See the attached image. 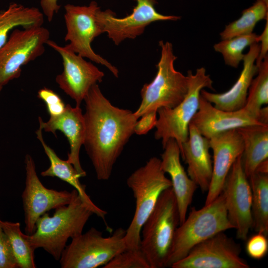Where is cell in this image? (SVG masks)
<instances>
[{
  "label": "cell",
  "mask_w": 268,
  "mask_h": 268,
  "mask_svg": "<svg viewBox=\"0 0 268 268\" xmlns=\"http://www.w3.org/2000/svg\"><path fill=\"white\" fill-rule=\"evenodd\" d=\"M137 4L132 12L123 18H117L110 9L96 13L97 21L103 33L106 32L110 39L119 45L127 39H134L142 34L146 26L160 20L177 21L180 17L165 15L158 12L155 8L156 0H136Z\"/></svg>",
  "instance_id": "5bb4252c"
},
{
  "label": "cell",
  "mask_w": 268,
  "mask_h": 268,
  "mask_svg": "<svg viewBox=\"0 0 268 268\" xmlns=\"http://www.w3.org/2000/svg\"><path fill=\"white\" fill-rule=\"evenodd\" d=\"M249 47V50L245 54L243 60V67L240 76L230 89L221 93H211L203 89L201 90V95L215 108L223 111H233L244 107L249 88L258 71V67L255 63L260 48L258 43Z\"/></svg>",
  "instance_id": "d6986e66"
},
{
  "label": "cell",
  "mask_w": 268,
  "mask_h": 268,
  "mask_svg": "<svg viewBox=\"0 0 268 268\" xmlns=\"http://www.w3.org/2000/svg\"><path fill=\"white\" fill-rule=\"evenodd\" d=\"M9 239L4 232L0 219V268H17Z\"/></svg>",
  "instance_id": "d6a6232c"
},
{
  "label": "cell",
  "mask_w": 268,
  "mask_h": 268,
  "mask_svg": "<svg viewBox=\"0 0 268 268\" xmlns=\"http://www.w3.org/2000/svg\"><path fill=\"white\" fill-rule=\"evenodd\" d=\"M266 20L265 28L262 34L258 37V42H261V44H260V52L256 61V65L257 67L268 56V19Z\"/></svg>",
  "instance_id": "e575fe53"
},
{
  "label": "cell",
  "mask_w": 268,
  "mask_h": 268,
  "mask_svg": "<svg viewBox=\"0 0 268 268\" xmlns=\"http://www.w3.org/2000/svg\"><path fill=\"white\" fill-rule=\"evenodd\" d=\"M85 135L83 145L99 180H108L118 158L134 133V113L116 107L93 85L84 100Z\"/></svg>",
  "instance_id": "6da1fadb"
},
{
  "label": "cell",
  "mask_w": 268,
  "mask_h": 268,
  "mask_svg": "<svg viewBox=\"0 0 268 268\" xmlns=\"http://www.w3.org/2000/svg\"><path fill=\"white\" fill-rule=\"evenodd\" d=\"M43 22V13L38 8L10 3L7 9L0 11V48L7 41L10 30L18 26H41Z\"/></svg>",
  "instance_id": "cb8c5ba5"
},
{
  "label": "cell",
  "mask_w": 268,
  "mask_h": 268,
  "mask_svg": "<svg viewBox=\"0 0 268 268\" xmlns=\"http://www.w3.org/2000/svg\"><path fill=\"white\" fill-rule=\"evenodd\" d=\"M25 188L21 198L24 213V230L27 234H32L36 229L37 219L51 209L68 204L78 194L75 189L57 191L45 187L36 172L35 162L32 156L26 154Z\"/></svg>",
  "instance_id": "8fae6325"
},
{
  "label": "cell",
  "mask_w": 268,
  "mask_h": 268,
  "mask_svg": "<svg viewBox=\"0 0 268 268\" xmlns=\"http://www.w3.org/2000/svg\"><path fill=\"white\" fill-rule=\"evenodd\" d=\"M93 214L78 194L68 204L56 208L52 216L46 212L40 216L35 231L23 236L34 250L42 248L59 261L68 240L82 234Z\"/></svg>",
  "instance_id": "7a4b0ae2"
},
{
  "label": "cell",
  "mask_w": 268,
  "mask_h": 268,
  "mask_svg": "<svg viewBox=\"0 0 268 268\" xmlns=\"http://www.w3.org/2000/svg\"><path fill=\"white\" fill-rule=\"evenodd\" d=\"M180 216L172 187L160 194L140 231V249L150 268H167Z\"/></svg>",
  "instance_id": "3957f363"
},
{
  "label": "cell",
  "mask_w": 268,
  "mask_h": 268,
  "mask_svg": "<svg viewBox=\"0 0 268 268\" xmlns=\"http://www.w3.org/2000/svg\"><path fill=\"white\" fill-rule=\"evenodd\" d=\"M209 139L213 161L205 205L211 203L221 193L228 174L244 150L243 141L237 129L221 133Z\"/></svg>",
  "instance_id": "2e32d148"
},
{
  "label": "cell",
  "mask_w": 268,
  "mask_h": 268,
  "mask_svg": "<svg viewBox=\"0 0 268 268\" xmlns=\"http://www.w3.org/2000/svg\"><path fill=\"white\" fill-rule=\"evenodd\" d=\"M67 33L65 37L71 49L81 57L106 67L116 77L119 70L106 59L97 54L91 44L95 38L103 33L96 13L100 7L94 1L87 6L67 4L65 5Z\"/></svg>",
  "instance_id": "30bf717a"
},
{
  "label": "cell",
  "mask_w": 268,
  "mask_h": 268,
  "mask_svg": "<svg viewBox=\"0 0 268 268\" xmlns=\"http://www.w3.org/2000/svg\"><path fill=\"white\" fill-rule=\"evenodd\" d=\"M135 200V212L126 230V249L140 248L142 226L153 209L163 191L172 187L161 167V160L156 157L148 159L142 166L133 172L127 180Z\"/></svg>",
  "instance_id": "277c9868"
},
{
  "label": "cell",
  "mask_w": 268,
  "mask_h": 268,
  "mask_svg": "<svg viewBox=\"0 0 268 268\" xmlns=\"http://www.w3.org/2000/svg\"><path fill=\"white\" fill-rule=\"evenodd\" d=\"M258 67V75L252 81L244 108L257 117L262 123L260 111L264 105L268 103V56Z\"/></svg>",
  "instance_id": "83f0119b"
},
{
  "label": "cell",
  "mask_w": 268,
  "mask_h": 268,
  "mask_svg": "<svg viewBox=\"0 0 268 268\" xmlns=\"http://www.w3.org/2000/svg\"><path fill=\"white\" fill-rule=\"evenodd\" d=\"M37 96L45 103L50 117L59 116L65 111L66 105L52 90L46 87L42 88L38 91Z\"/></svg>",
  "instance_id": "4dcf8cb0"
},
{
  "label": "cell",
  "mask_w": 268,
  "mask_h": 268,
  "mask_svg": "<svg viewBox=\"0 0 268 268\" xmlns=\"http://www.w3.org/2000/svg\"><path fill=\"white\" fill-rule=\"evenodd\" d=\"M161 155V167L171 178L179 210L180 224L187 217L188 207L191 204L194 193L198 187L189 177L180 161V150L176 141L171 138L163 148Z\"/></svg>",
  "instance_id": "ffe728a7"
},
{
  "label": "cell",
  "mask_w": 268,
  "mask_h": 268,
  "mask_svg": "<svg viewBox=\"0 0 268 268\" xmlns=\"http://www.w3.org/2000/svg\"><path fill=\"white\" fill-rule=\"evenodd\" d=\"M58 0H41L40 5L43 13L45 15L49 22H51L54 15L57 13L61 6L58 3Z\"/></svg>",
  "instance_id": "d590c367"
},
{
  "label": "cell",
  "mask_w": 268,
  "mask_h": 268,
  "mask_svg": "<svg viewBox=\"0 0 268 268\" xmlns=\"http://www.w3.org/2000/svg\"><path fill=\"white\" fill-rule=\"evenodd\" d=\"M252 191L253 227L268 234V173L255 171L248 178Z\"/></svg>",
  "instance_id": "d4e9b609"
},
{
  "label": "cell",
  "mask_w": 268,
  "mask_h": 268,
  "mask_svg": "<svg viewBox=\"0 0 268 268\" xmlns=\"http://www.w3.org/2000/svg\"><path fill=\"white\" fill-rule=\"evenodd\" d=\"M126 230L116 229L107 237L94 227L71 239L59 260L62 268H96L104 266L125 251Z\"/></svg>",
  "instance_id": "ba28073f"
},
{
  "label": "cell",
  "mask_w": 268,
  "mask_h": 268,
  "mask_svg": "<svg viewBox=\"0 0 268 268\" xmlns=\"http://www.w3.org/2000/svg\"><path fill=\"white\" fill-rule=\"evenodd\" d=\"M193 124L199 133L208 139L221 133L253 125H264L259 118L244 107L226 111L215 108L201 95L198 111L193 118Z\"/></svg>",
  "instance_id": "e0dca14e"
},
{
  "label": "cell",
  "mask_w": 268,
  "mask_h": 268,
  "mask_svg": "<svg viewBox=\"0 0 268 268\" xmlns=\"http://www.w3.org/2000/svg\"><path fill=\"white\" fill-rule=\"evenodd\" d=\"M42 130V128L39 126V128L36 132V134L49 158L50 165L48 169L41 173V175L43 177H57L72 186L77 191L84 202L90 207L94 214L100 217L106 223L107 211L99 207L92 201L86 192V186L82 184L79 181L80 175L73 165L67 160H64L61 159L55 151L45 143L43 137Z\"/></svg>",
  "instance_id": "7402d4cb"
},
{
  "label": "cell",
  "mask_w": 268,
  "mask_h": 268,
  "mask_svg": "<svg viewBox=\"0 0 268 268\" xmlns=\"http://www.w3.org/2000/svg\"><path fill=\"white\" fill-rule=\"evenodd\" d=\"M46 45L57 51L63 60V70L57 75L59 87L80 106L90 88L101 82L104 76L91 62L75 53L68 44L64 46L49 40Z\"/></svg>",
  "instance_id": "4fadbf2b"
},
{
  "label": "cell",
  "mask_w": 268,
  "mask_h": 268,
  "mask_svg": "<svg viewBox=\"0 0 268 268\" xmlns=\"http://www.w3.org/2000/svg\"><path fill=\"white\" fill-rule=\"evenodd\" d=\"M134 126V133L137 135L146 134L155 127L157 121V111H153L143 115Z\"/></svg>",
  "instance_id": "836d02e7"
},
{
  "label": "cell",
  "mask_w": 268,
  "mask_h": 268,
  "mask_svg": "<svg viewBox=\"0 0 268 268\" xmlns=\"http://www.w3.org/2000/svg\"><path fill=\"white\" fill-rule=\"evenodd\" d=\"M187 75L189 88L183 100L174 108L161 107L157 111L154 137L161 140L163 148L168 140L173 138L181 151L183 143L188 138L191 122L199 109L201 90L204 88L213 89L212 80L203 67L198 68L195 74L189 70Z\"/></svg>",
  "instance_id": "52a82bcc"
},
{
  "label": "cell",
  "mask_w": 268,
  "mask_h": 268,
  "mask_svg": "<svg viewBox=\"0 0 268 268\" xmlns=\"http://www.w3.org/2000/svg\"><path fill=\"white\" fill-rule=\"evenodd\" d=\"M159 45L161 56L156 65L157 71L153 80L143 85L141 89V103L134 112L137 119L144 114L157 111L161 107H175L188 93L189 78L174 67L177 57L173 53L172 44L162 40L159 41Z\"/></svg>",
  "instance_id": "8992f818"
},
{
  "label": "cell",
  "mask_w": 268,
  "mask_h": 268,
  "mask_svg": "<svg viewBox=\"0 0 268 268\" xmlns=\"http://www.w3.org/2000/svg\"><path fill=\"white\" fill-rule=\"evenodd\" d=\"M209 149V139L190 123L188 138L182 144L181 156L188 165V176L202 192L208 191L212 176V161Z\"/></svg>",
  "instance_id": "44dd1931"
},
{
  "label": "cell",
  "mask_w": 268,
  "mask_h": 268,
  "mask_svg": "<svg viewBox=\"0 0 268 268\" xmlns=\"http://www.w3.org/2000/svg\"><path fill=\"white\" fill-rule=\"evenodd\" d=\"M240 245L223 232L195 246L172 268H249L240 254Z\"/></svg>",
  "instance_id": "7c38bea8"
},
{
  "label": "cell",
  "mask_w": 268,
  "mask_h": 268,
  "mask_svg": "<svg viewBox=\"0 0 268 268\" xmlns=\"http://www.w3.org/2000/svg\"><path fill=\"white\" fill-rule=\"evenodd\" d=\"M39 126L47 132L56 135V132L61 131L67 137L69 144V152L67 161L71 163L81 177L86 176L79 160V152L83 145L85 135V125L83 114L80 106L66 105L65 111L60 115L50 117L46 122L39 117Z\"/></svg>",
  "instance_id": "ac0fdd59"
},
{
  "label": "cell",
  "mask_w": 268,
  "mask_h": 268,
  "mask_svg": "<svg viewBox=\"0 0 268 268\" xmlns=\"http://www.w3.org/2000/svg\"><path fill=\"white\" fill-rule=\"evenodd\" d=\"M234 227L230 222L221 193L211 203L199 209L193 207L188 217L179 225L167 262L171 267L183 259L196 245L217 233Z\"/></svg>",
  "instance_id": "5b68a950"
},
{
  "label": "cell",
  "mask_w": 268,
  "mask_h": 268,
  "mask_svg": "<svg viewBox=\"0 0 268 268\" xmlns=\"http://www.w3.org/2000/svg\"><path fill=\"white\" fill-rule=\"evenodd\" d=\"M2 88H3V87L0 86V92H1Z\"/></svg>",
  "instance_id": "8d00e7d4"
},
{
  "label": "cell",
  "mask_w": 268,
  "mask_h": 268,
  "mask_svg": "<svg viewBox=\"0 0 268 268\" xmlns=\"http://www.w3.org/2000/svg\"><path fill=\"white\" fill-rule=\"evenodd\" d=\"M240 155L233 163L223 185L222 193L228 219L236 230L238 239L245 240L253 227L252 191Z\"/></svg>",
  "instance_id": "9a60e30c"
},
{
  "label": "cell",
  "mask_w": 268,
  "mask_h": 268,
  "mask_svg": "<svg viewBox=\"0 0 268 268\" xmlns=\"http://www.w3.org/2000/svg\"><path fill=\"white\" fill-rule=\"evenodd\" d=\"M259 35L255 33L235 36L222 40L214 44L215 51L221 53L226 65L237 67L243 61L244 49L251 45L258 42Z\"/></svg>",
  "instance_id": "f1b7e54d"
},
{
  "label": "cell",
  "mask_w": 268,
  "mask_h": 268,
  "mask_svg": "<svg viewBox=\"0 0 268 268\" xmlns=\"http://www.w3.org/2000/svg\"><path fill=\"white\" fill-rule=\"evenodd\" d=\"M242 138L241 162L248 178L268 157V125H253L237 129Z\"/></svg>",
  "instance_id": "603a6c76"
},
{
  "label": "cell",
  "mask_w": 268,
  "mask_h": 268,
  "mask_svg": "<svg viewBox=\"0 0 268 268\" xmlns=\"http://www.w3.org/2000/svg\"><path fill=\"white\" fill-rule=\"evenodd\" d=\"M0 224L9 239L18 268H35V250L25 239L20 223L0 219Z\"/></svg>",
  "instance_id": "4316f807"
},
{
  "label": "cell",
  "mask_w": 268,
  "mask_h": 268,
  "mask_svg": "<svg viewBox=\"0 0 268 268\" xmlns=\"http://www.w3.org/2000/svg\"><path fill=\"white\" fill-rule=\"evenodd\" d=\"M103 268H150L140 249H126L114 257Z\"/></svg>",
  "instance_id": "f546056e"
},
{
  "label": "cell",
  "mask_w": 268,
  "mask_h": 268,
  "mask_svg": "<svg viewBox=\"0 0 268 268\" xmlns=\"http://www.w3.org/2000/svg\"><path fill=\"white\" fill-rule=\"evenodd\" d=\"M246 246V252L251 258L257 260L263 258L268 251L266 235L257 233L248 239Z\"/></svg>",
  "instance_id": "1f68e13d"
},
{
  "label": "cell",
  "mask_w": 268,
  "mask_h": 268,
  "mask_svg": "<svg viewBox=\"0 0 268 268\" xmlns=\"http://www.w3.org/2000/svg\"><path fill=\"white\" fill-rule=\"evenodd\" d=\"M50 32L41 26L14 28L0 48V86L18 78L22 67L42 55Z\"/></svg>",
  "instance_id": "9c48e42d"
},
{
  "label": "cell",
  "mask_w": 268,
  "mask_h": 268,
  "mask_svg": "<svg viewBox=\"0 0 268 268\" xmlns=\"http://www.w3.org/2000/svg\"><path fill=\"white\" fill-rule=\"evenodd\" d=\"M263 19H268V3L262 0L244 9L241 17L225 26L220 33L222 40L253 33L256 24Z\"/></svg>",
  "instance_id": "484cf974"
}]
</instances>
